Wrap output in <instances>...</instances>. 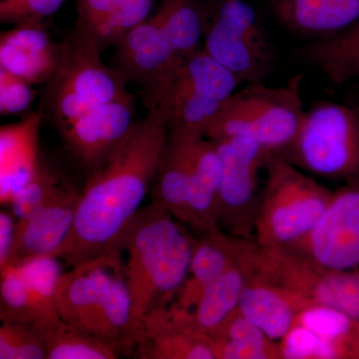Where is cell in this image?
<instances>
[{
    "label": "cell",
    "instance_id": "836d02e7",
    "mask_svg": "<svg viewBox=\"0 0 359 359\" xmlns=\"http://www.w3.org/2000/svg\"><path fill=\"white\" fill-rule=\"evenodd\" d=\"M32 83L0 67V113L13 115L30 107L35 92Z\"/></svg>",
    "mask_w": 359,
    "mask_h": 359
},
{
    "label": "cell",
    "instance_id": "30bf717a",
    "mask_svg": "<svg viewBox=\"0 0 359 359\" xmlns=\"http://www.w3.org/2000/svg\"><path fill=\"white\" fill-rule=\"evenodd\" d=\"M0 318L32 325L45 337L61 321L54 294L61 276L57 257H41L0 269Z\"/></svg>",
    "mask_w": 359,
    "mask_h": 359
},
{
    "label": "cell",
    "instance_id": "8992f818",
    "mask_svg": "<svg viewBox=\"0 0 359 359\" xmlns=\"http://www.w3.org/2000/svg\"><path fill=\"white\" fill-rule=\"evenodd\" d=\"M233 244L235 262L248 276L359 321V271L321 268L287 250L261 247L252 240L235 237Z\"/></svg>",
    "mask_w": 359,
    "mask_h": 359
},
{
    "label": "cell",
    "instance_id": "6da1fadb",
    "mask_svg": "<svg viewBox=\"0 0 359 359\" xmlns=\"http://www.w3.org/2000/svg\"><path fill=\"white\" fill-rule=\"evenodd\" d=\"M168 138L167 116L148 109L107 161L90 175L69 235L54 257L71 268L102 264L123 271V242L144 199Z\"/></svg>",
    "mask_w": 359,
    "mask_h": 359
},
{
    "label": "cell",
    "instance_id": "f546056e",
    "mask_svg": "<svg viewBox=\"0 0 359 359\" xmlns=\"http://www.w3.org/2000/svg\"><path fill=\"white\" fill-rule=\"evenodd\" d=\"M57 168L40 157L39 170L32 181L21 189L11 203V211L18 221L27 219L39 211L65 180Z\"/></svg>",
    "mask_w": 359,
    "mask_h": 359
},
{
    "label": "cell",
    "instance_id": "4fadbf2b",
    "mask_svg": "<svg viewBox=\"0 0 359 359\" xmlns=\"http://www.w3.org/2000/svg\"><path fill=\"white\" fill-rule=\"evenodd\" d=\"M133 99L99 106L61 132L68 154L88 177L102 167L133 126Z\"/></svg>",
    "mask_w": 359,
    "mask_h": 359
},
{
    "label": "cell",
    "instance_id": "7a4b0ae2",
    "mask_svg": "<svg viewBox=\"0 0 359 359\" xmlns=\"http://www.w3.org/2000/svg\"><path fill=\"white\" fill-rule=\"evenodd\" d=\"M160 205H146L130 224L123 275L131 295L136 347L146 316L179 294L190 271L195 238ZM136 349V348H135Z\"/></svg>",
    "mask_w": 359,
    "mask_h": 359
},
{
    "label": "cell",
    "instance_id": "8fae6325",
    "mask_svg": "<svg viewBox=\"0 0 359 359\" xmlns=\"http://www.w3.org/2000/svg\"><path fill=\"white\" fill-rule=\"evenodd\" d=\"M283 250L321 268L359 271V182L334 191L313 230Z\"/></svg>",
    "mask_w": 359,
    "mask_h": 359
},
{
    "label": "cell",
    "instance_id": "4dcf8cb0",
    "mask_svg": "<svg viewBox=\"0 0 359 359\" xmlns=\"http://www.w3.org/2000/svg\"><path fill=\"white\" fill-rule=\"evenodd\" d=\"M0 359H46L47 339L32 325L1 321Z\"/></svg>",
    "mask_w": 359,
    "mask_h": 359
},
{
    "label": "cell",
    "instance_id": "277c9868",
    "mask_svg": "<svg viewBox=\"0 0 359 359\" xmlns=\"http://www.w3.org/2000/svg\"><path fill=\"white\" fill-rule=\"evenodd\" d=\"M101 51L78 25L61 43L57 69L43 97L45 109L60 132L99 106L133 99L124 77L104 65Z\"/></svg>",
    "mask_w": 359,
    "mask_h": 359
},
{
    "label": "cell",
    "instance_id": "603a6c76",
    "mask_svg": "<svg viewBox=\"0 0 359 359\" xmlns=\"http://www.w3.org/2000/svg\"><path fill=\"white\" fill-rule=\"evenodd\" d=\"M235 263L233 236L219 230L194 242L190 271L174 306L190 311L200 295Z\"/></svg>",
    "mask_w": 359,
    "mask_h": 359
},
{
    "label": "cell",
    "instance_id": "83f0119b",
    "mask_svg": "<svg viewBox=\"0 0 359 359\" xmlns=\"http://www.w3.org/2000/svg\"><path fill=\"white\" fill-rule=\"evenodd\" d=\"M120 354L118 347L62 320L47 337L46 359H114Z\"/></svg>",
    "mask_w": 359,
    "mask_h": 359
},
{
    "label": "cell",
    "instance_id": "74e56055",
    "mask_svg": "<svg viewBox=\"0 0 359 359\" xmlns=\"http://www.w3.org/2000/svg\"><path fill=\"white\" fill-rule=\"evenodd\" d=\"M359 82V81H358Z\"/></svg>",
    "mask_w": 359,
    "mask_h": 359
},
{
    "label": "cell",
    "instance_id": "3957f363",
    "mask_svg": "<svg viewBox=\"0 0 359 359\" xmlns=\"http://www.w3.org/2000/svg\"><path fill=\"white\" fill-rule=\"evenodd\" d=\"M297 74L283 86L247 83L224 103L205 130L210 140L245 137L257 142L269 156L282 155L294 142L304 112Z\"/></svg>",
    "mask_w": 359,
    "mask_h": 359
},
{
    "label": "cell",
    "instance_id": "cb8c5ba5",
    "mask_svg": "<svg viewBox=\"0 0 359 359\" xmlns=\"http://www.w3.org/2000/svg\"><path fill=\"white\" fill-rule=\"evenodd\" d=\"M191 171L181 141L168 136L151 185V203L160 205L182 224L192 226Z\"/></svg>",
    "mask_w": 359,
    "mask_h": 359
},
{
    "label": "cell",
    "instance_id": "9a60e30c",
    "mask_svg": "<svg viewBox=\"0 0 359 359\" xmlns=\"http://www.w3.org/2000/svg\"><path fill=\"white\" fill-rule=\"evenodd\" d=\"M111 269L102 264L72 268L59 276L54 294L61 320L84 328L109 344L104 294Z\"/></svg>",
    "mask_w": 359,
    "mask_h": 359
},
{
    "label": "cell",
    "instance_id": "ac0fdd59",
    "mask_svg": "<svg viewBox=\"0 0 359 359\" xmlns=\"http://www.w3.org/2000/svg\"><path fill=\"white\" fill-rule=\"evenodd\" d=\"M43 115L32 112L0 128V202L11 205L39 170V134Z\"/></svg>",
    "mask_w": 359,
    "mask_h": 359
},
{
    "label": "cell",
    "instance_id": "d6986e66",
    "mask_svg": "<svg viewBox=\"0 0 359 359\" xmlns=\"http://www.w3.org/2000/svg\"><path fill=\"white\" fill-rule=\"evenodd\" d=\"M61 44H54L41 25H16L0 35V67L32 84H46L60 59Z\"/></svg>",
    "mask_w": 359,
    "mask_h": 359
},
{
    "label": "cell",
    "instance_id": "5b68a950",
    "mask_svg": "<svg viewBox=\"0 0 359 359\" xmlns=\"http://www.w3.org/2000/svg\"><path fill=\"white\" fill-rule=\"evenodd\" d=\"M266 168L268 177L259 198L255 242L285 249L313 230L334 192L280 156H269Z\"/></svg>",
    "mask_w": 359,
    "mask_h": 359
},
{
    "label": "cell",
    "instance_id": "4316f807",
    "mask_svg": "<svg viewBox=\"0 0 359 359\" xmlns=\"http://www.w3.org/2000/svg\"><path fill=\"white\" fill-rule=\"evenodd\" d=\"M154 18L182 57L203 50L204 21L196 0H164Z\"/></svg>",
    "mask_w": 359,
    "mask_h": 359
},
{
    "label": "cell",
    "instance_id": "ffe728a7",
    "mask_svg": "<svg viewBox=\"0 0 359 359\" xmlns=\"http://www.w3.org/2000/svg\"><path fill=\"white\" fill-rule=\"evenodd\" d=\"M313 306L299 295L250 276L238 302L241 313L273 341H280L294 327L299 314Z\"/></svg>",
    "mask_w": 359,
    "mask_h": 359
},
{
    "label": "cell",
    "instance_id": "e575fe53",
    "mask_svg": "<svg viewBox=\"0 0 359 359\" xmlns=\"http://www.w3.org/2000/svg\"><path fill=\"white\" fill-rule=\"evenodd\" d=\"M214 340L217 359H276L280 358V346L266 348L249 346L226 339Z\"/></svg>",
    "mask_w": 359,
    "mask_h": 359
},
{
    "label": "cell",
    "instance_id": "5bb4252c",
    "mask_svg": "<svg viewBox=\"0 0 359 359\" xmlns=\"http://www.w3.org/2000/svg\"><path fill=\"white\" fill-rule=\"evenodd\" d=\"M81 193L65 179L39 211L27 219L18 221L13 255L7 266L54 257L72 229Z\"/></svg>",
    "mask_w": 359,
    "mask_h": 359
},
{
    "label": "cell",
    "instance_id": "d590c367",
    "mask_svg": "<svg viewBox=\"0 0 359 359\" xmlns=\"http://www.w3.org/2000/svg\"><path fill=\"white\" fill-rule=\"evenodd\" d=\"M128 1L129 0H78V25H92Z\"/></svg>",
    "mask_w": 359,
    "mask_h": 359
},
{
    "label": "cell",
    "instance_id": "7402d4cb",
    "mask_svg": "<svg viewBox=\"0 0 359 359\" xmlns=\"http://www.w3.org/2000/svg\"><path fill=\"white\" fill-rule=\"evenodd\" d=\"M242 83L240 78L203 49L187 58L166 83L154 93L144 96V101L147 105L167 94L191 92L224 103Z\"/></svg>",
    "mask_w": 359,
    "mask_h": 359
},
{
    "label": "cell",
    "instance_id": "7c38bea8",
    "mask_svg": "<svg viewBox=\"0 0 359 359\" xmlns=\"http://www.w3.org/2000/svg\"><path fill=\"white\" fill-rule=\"evenodd\" d=\"M116 47L115 70L127 82L141 85L145 96L166 83L187 59L176 51L154 16L135 27Z\"/></svg>",
    "mask_w": 359,
    "mask_h": 359
},
{
    "label": "cell",
    "instance_id": "ba28073f",
    "mask_svg": "<svg viewBox=\"0 0 359 359\" xmlns=\"http://www.w3.org/2000/svg\"><path fill=\"white\" fill-rule=\"evenodd\" d=\"M204 36L203 49L243 83L268 76L273 52L254 8L244 0H224Z\"/></svg>",
    "mask_w": 359,
    "mask_h": 359
},
{
    "label": "cell",
    "instance_id": "2e32d148",
    "mask_svg": "<svg viewBox=\"0 0 359 359\" xmlns=\"http://www.w3.org/2000/svg\"><path fill=\"white\" fill-rule=\"evenodd\" d=\"M135 354L146 359H217L212 337L191 327L173 306L146 316Z\"/></svg>",
    "mask_w": 359,
    "mask_h": 359
},
{
    "label": "cell",
    "instance_id": "9c48e42d",
    "mask_svg": "<svg viewBox=\"0 0 359 359\" xmlns=\"http://www.w3.org/2000/svg\"><path fill=\"white\" fill-rule=\"evenodd\" d=\"M223 163L219 202V226L233 237L255 241V224L261 193L257 175L268 153L245 137L212 140Z\"/></svg>",
    "mask_w": 359,
    "mask_h": 359
},
{
    "label": "cell",
    "instance_id": "f1b7e54d",
    "mask_svg": "<svg viewBox=\"0 0 359 359\" xmlns=\"http://www.w3.org/2000/svg\"><path fill=\"white\" fill-rule=\"evenodd\" d=\"M155 0H129L105 18L83 26L85 30L104 50L108 46H117L129 32L147 20Z\"/></svg>",
    "mask_w": 359,
    "mask_h": 359
},
{
    "label": "cell",
    "instance_id": "e0dca14e",
    "mask_svg": "<svg viewBox=\"0 0 359 359\" xmlns=\"http://www.w3.org/2000/svg\"><path fill=\"white\" fill-rule=\"evenodd\" d=\"M172 138L183 144L190 166L192 228L204 233L221 230L218 218L223 163L214 142L204 136Z\"/></svg>",
    "mask_w": 359,
    "mask_h": 359
},
{
    "label": "cell",
    "instance_id": "8d00e7d4",
    "mask_svg": "<svg viewBox=\"0 0 359 359\" xmlns=\"http://www.w3.org/2000/svg\"><path fill=\"white\" fill-rule=\"evenodd\" d=\"M18 219L13 212H0V269L11 263Z\"/></svg>",
    "mask_w": 359,
    "mask_h": 359
},
{
    "label": "cell",
    "instance_id": "1f68e13d",
    "mask_svg": "<svg viewBox=\"0 0 359 359\" xmlns=\"http://www.w3.org/2000/svg\"><path fill=\"white\" fill-rule=\"evenodd\" d=\"M280 358H339L327 340L302 327H294L280 344Z\"/></svg>",
    "mask_w": 359,
    "mask_h": 359
},
{
    "label": "cell",
    "instance_id": "d6a6232c",
    "mask_svg": "<svg viewBox=\"0 0 359 359\" xmlns=\"http://www.w3.org/2000/svg\"><path fill=\"white\" fill-rule=\"evenodd\" d=\"M65 0H2L0 4L1 23L41 25V20L50 16L62 6Z\"/></svg>",
    "mask_w": 359,
    "mask_h": 359
},
{
    "label": "cell",
    "instance_id": "484cf974",
    "mask_svg": "<svg viewBox=\"0 0 359 359\" xmlns=\"http://www.w3.org/2000/svg\"><path fill=\"white\" fill-rule=\"evenodd\" d=\"M302 57L334 84L359 81V20L304 46Z\"/></svg>",
    "mask_w": 359,
    "mask_h": 359
},
{
    "label": "cell",
    "instance_id": "52a82bcc",
    "mask_svg": "<svg viewBox=\"0 0 359 359\" xmlns=\"http://www.w3.org/2000/svg\"><path fill=\"white\" fill-rule=\"evenodd\" d=\"M280 156L314 176L359 182V104L323 103L306 111L294 142Z\"/></svg>",
    "mask_w": 359,
    "mask_h": 359
},
{
    "label": "cell",
    "instance_id": "44dd1931",
    "mask_svg": "<svg viewBox=\"0 0 359 359\" xmlns=\"http://www.w3.org/2000/svg\"><path fill=\"white\" fill-rule=\"evenodd\" d=\"M273 8L290 29L320 37L341 32L359 20V0H275Z\"/></svg>",
    "mask_w": 359,
    "mask_h": 359
},
{
    "label": "cell",
    "instance_id": "d4e9b609",
    "mask_svg": "<svg viewBox=\"0 0 359 359\" xmlns=\"http://www.w3.org/2000/svg\"><path fill=\"white\" fill-rule=\"evenodd\" d=\"M247 280L245 269L235 262L226 273L202 292L190 311H181L174 304L172 306L191 327L212 337L238 311Z\"/></svg>",
    "mask_w": 359,
    "mask_h": 359
}]
</instances>
